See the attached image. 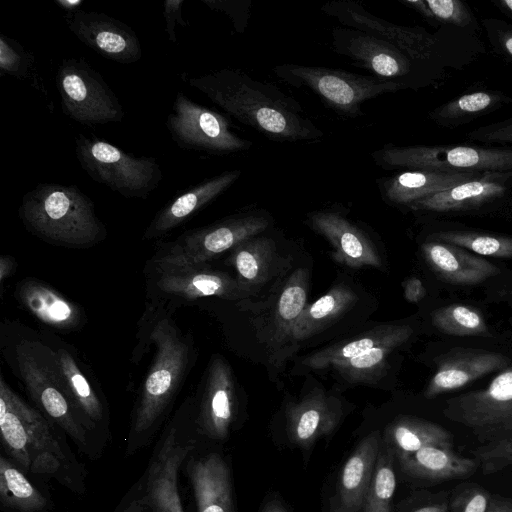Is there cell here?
<instances>
[{"mask_svg":"<svg viewBox=\"0 0 512 512\" xmlns=\"http://www.w3.org/2000/svg\"><path fill=\"white\" fill-rule=\"evenodd\" d=\"M75 153L91 179L128 199H147L163 177L156 158L136 157L96 137L79 134Z\"/></svg>","mask_w":512,"mask_h":512,"instance_id":"obj_7","label":"cell"},{"mask_svg":"<svg viewBox=\"0 0 512 512\" xmlns=\"http://www.w3.org/2000/svg\"><path fill=\"white\" fill-rule=\"evenodd\" d=\"M512 190V172H489L407 207L417 211L459 212L503 199Z\"/></svg>","mask_w":512,"mask_h":512,"instance_id":"obj_20","label":"cell"},{"mask_svg":"<svg viewBox=\"0 0 512 512\" xmlns=\"http://www.w3.org/2000/svg\"><path fill=\"white\" fill-rule=\"evenodd\" d=\"M331 512H347L342 505H338L335 502L331 505Z\"/></svg>","mask_w":512,"mask_h":512,"instance_id":"obj_57","label":"cell"},{"mask_svg":"<svg viewBox=\"0 0 512 512\" xmlns=\"http://www.w3.org/2000/svg\"><path fill=\"white\" fill-rule=\"evenodd\" d=\"M148 306L165 308L205 297L244 300L253 295L236 277L208 263L176 265L151 259L145 269ZM168 307L166 309H168Z\"/></svg>","mask_w":512,"mask_h":512,"instance_id":"obj_8","label":"cell"},{"mask_svg":"<svg viewBox=\"0 0 512 512\" xmlns=\"http://www.w3.org/2000/svg\"><path fill=\"white\" fill-rule=\"evenodd\" d=\"M15 295L34 317L55 329L76 330L86 322L85 313L79 305L41 280L31 277L21 280Z\"/></svg>","mask_w":512,"mask_h":512,"instance_id":"obj_24","label":"cell"},{"mask_svg":"<svg viewBox=\"0 0 512 512\" xmlns=\"http://www.w3.org/2000/svg\"><path fill=\"white\" fill-rule=\"evenodd\" d=\"M402 345L391 342L374 347L363 354L340 362L333 366L340 375L349 381H364L378 374L385 366L390 353Z\"/></svg>","mask_w":512,"mask_h":512,"instance_id":"obj_41","label":"cell"},{"mask_svg":"<svg viewBox=\"0 0 512 512\" xmlns=\"http://www.w3.org/2000/svg\"><path fill=\"white\" fill-rule=\"evenodd\" d=\"M0 430L2 444L19 468L74 486L72 457L54 425L15 393L2 375Z\"/></svg>","mask_w":512,"mask_h":512,"instance_id":"obj_3","label":"cell"},{"mask_svg":"<svg viewBox=\"0 0 512 512\" xmlns=\"http://www.w3.org/2000/svg\"><path fill=\"white\" fill-rule=\"evenodd\" d=\"M229 364L219 355L212 357L200 402L198 424L215 440L225 439L234 419L236 397Z\"/></svg>","mask_w":512,"mask_h":512,"instance_id":"obj_19","label":"cell"},{"mask_svg":"<svg viewBox=\"0 0 512 512\" xmlns=\"http://www.w3.org/2000/svg\"><path fill=\"white\" fill-rule=\"evenodd\" d=\"M186 81L227 114L272 140L315 142L324 137L299 102L241 70L219 69Z\"/></svg>","mask_w":512,"mask_h":512,"instance_id":"obj_1","label":"cell"},{"mask_svg":"<svg viewBox=\"0 0 512 512\" xmlns=\"http://www.w3.org/2000/svg\"><path fill=\"white\" fill-rule=\"evenodd\" d=\"M433 24H446L463 29L473 30L477 27L476 19L467 6L460 0H425Z\"/></svg>","mask_w":512,"mask_h":512,"instance_id":"obj_44","label":"cell"},{"mask_svg":"<svg viewBox=\"0 0 512 512\" xmlns=\"http://www.w3.org/2000/svg\"><path fill=\"white\" fill-rule=\"evenodd\" d=\"M290 441L307 448L318 438L331 433L341 418V406L321 389H313L286 411Z\"/></svg>","mask_w":512,"mask_h":512,"instance_id":"obj_23","label":"cell"},{"mask_svg":"<svg viewBox=\"0 0 512 512\" xmlns=\"http://www.w3.org/2000/svg\"><path fill=\"white\" fill-rule=\"evenodd\" d=\"M396 489V476L390 457L383 456L375 471L365 498V512H391Z\"/></svg>","mask_w":512,"mask_h":512,"instance_id":"obj_42","label":"cell"},{"mask_svg":"<svg viewBox=\"0 0 512 512\" xmlns=\"http://www.w3.org/2000/svg\"><path fill=\"white\" fill-rule=\"evenodd\" d=\"M321 10L341 26L361 30L395 45L438 80L443 75V46L436 35L425 29L389 22L352 0L329 1Z\"/></svg>","mask_w":512,"mask_h":512,"instance_id":"obj_11","label":"cell"},{"mask_svg":"<svg viewBox=\"0 0 512 512\" xmlns=\"http://www.w3.org/2000/svg\"><path fill=\"white\" fill-rule=\"evenodd\" d=\"M273 71L287 84L311 91L326 106L348 117L362 115L361 105L369 99L409 89L404 83L375 75L319 66L281 64L275 66Z\"/></svg>","mask_w":512,"mask_h":512,"instance_id":"obj_6","label":"cell"},{"mask_svg":"<svg viewBox=\"0 0 512 512\" xmlns=\"http://www.w3.org/2000/svg\"><path fill=\"white\" fill-rule=\"evenodd\" d=\"M184 0H166L164 2V19H165V31L168 36V40L172 43L177 42L176 36V25L180 24L182 27L188 26V22L182 17V5Z\"/></svg>","mask_w":512,"mask_h":512,"instance_id":"obj_49","label":"cell"},{"mask_svg":"<svg viewBox=\"0 0 512 512\" xmlns=\"http://www.w3.org/2000/svg\"><path fill=\"white\" fill-rule=\"evenodd\" d=\"M64 19L68 29L79 41L106 59L132 64L142 57L136 32L114 17L79 9L66 13Z\"/></svg>","mask_w":512,"mask_h":512,"instance_id":"obj_17","label":"cell"},{"mask_svg":"<svg viewBox=\"0 0 512 512\" xmlns=\"http://www.w3.org/2000/svg\"><path fill=\"white\" fill-rule=\"evenodd\" d=\"M508 358L478 349L453 350L441 358L425 390L426 398L464 387L494 371L506 368Z\"/></svg>","mask_w":512,"mask_h":512,"instance_id":"obj_22","label":"cell"},{"mask_svg":"<svg viewBox=\"0 0 512 512\" xmlns=\"http://www.w3.org/2000/svg\"><path fill=\"white\" fill-rule=\"evenodd\" d=\"M140 323L146 343L155 345V356L144 379L131 433L147 435L160 421L188 373L193 357L192 341L178 328L167 309L147 306Z\"/></svg>","mask_w":512,"mask_h":512,"instance_id":"obj_2","label":"cell"},{"mask_svg":"<svg viewBox=\"0 0 512 512\" xmlns=\"http://www.w3.org/2000/svg\"><path fill=\"white\" fill-rule=\"evenodd\" d=\"M56 84L62 112L70 119L89 126L122 121L124 110L118 97L84 59H63Z\"/></svg>","mask_w":512,"mask_h":512,"instance_id":"obj_13","label":"cell"},{"mask_svg":"<svg viewBox=\"0 0 512 512\" xmlns=\"http://www.w3.org/2000/svg\"><path fill=\"white\" fill-rule=\"evenodd\" d=\"M493 3L499 10L512 18V0H497Z\"/></svg>","mask_w":512,"mask_h":512,"instance_id":"obj_55","label":"cell"},{"mask_svg":"<svg viewBox=\"0 0 512 512\" xmlns=\"http://www.w3.org/2000/svg\"><path fill=\"white\" fill-rule=\"evenodd\" d=\"M269 225V216L262 212L230 216L211 225L188 230L174 241L162 243L153 259L176 265L208 263L258 236Z\"/></svg>","mask_w":512,"mask_h":512,"instance_id":"obj_12","label":"cell"},{"mask_svg":"<svg viewBox=\"0 0 512 512\" xmlns=\"http://www.w3.org/2000/svg\"><path fill=\"white\" fill-rule=\"evenodd\" d=\"M448 510L449 503L446 500H444L441 502L425 505L423 507L416 509L414 512H448Z\"/></svg>","mask_w":512,"mask_h":512,"instance_id":"obj_53","label":"cell"},{"mask_svg":"<svg viewBox=\"0 0 512 512\" xmlns=\"http://www.w3.org/2000/svg\"><path fill=\"white\" fill-rule=\"evenodd\" d=\"M398 458L408 475L433 481L467 478L478 468L474 458L463 457L444 447H424L412 453L399 454Z\"/></svg>","mask_w":512,"mask_h":512,"instance_id":"obj_28","label":"cell"},{"mask_svg":"<svg viewBox=\"0 0 512 512\" xmlns=\"http://www.w3.org/2000/svg\"><path fill=\"white\" fill-rule=\"evenodd\" d=\"M482 24L494 50L512 62V25L493 18L483 19Z\"/></svg>","mask_w":512,"mask_h":512,"instance_id":"obj_48","label":"cell"},{"mask_svg":"<svg viewBox=\"0 0 512 512\" xmlns=\"http://www.w3.org/2000/svg\"><path fill=\"white\" fill-rule=\"evenodd\" d=\"M404 296L408 302L417 303L426 295L423 283L417 277H410L403 283Z\"/></svg>","mask_w":512,"mask_h":512,"instance_id":"obj_50","label":"cell"},{"mask_svg":"<svg viewBox=\"0 0 512 512\" xmlns=\"http://www.w3.org/2000/svg\"><path fill=\"white\" fill-rule=\"evenodd\" d=\"M193 448L188 432L173 423L158 443L143 476L116 512H184L178 473Z\"/></svg>","mask_w":512,"mask_h":512,"instance_id":"obj_10","label":"cell"},{"mask_svg":"<svg viewBox=\"0 0 512 512\" xmlns=\"http://www.w3.org/2000/svg\"><path fill=\"white\" fill-rule=\"evenodd\" d=\"M491 498L479 485H464L452 495L448 512H487Z\"/></svg>","mask_w":512,"mask_h":512,"instance_id":"obj_45","label":"cell"},{"mask_svg":"<svg viewBox=\"0 0 512 512\" xmlns=\"http://www.w3.org/2000/svg\"><path fill=\"white\" fill-rule=\"evenodd\" d=\"M198 512H234L230 473L216 453L187 462Z\"/></svg>","mask_w":512,"mask_h":512,"instance_id":"obj_27","label":"cell"},{"mask_svg":"<svg viewBox=\"0 0 512 512\" xmlns=\"http://www.w3.org/2000/svg\"><path fill=\"white\" fill-rule=\"evenodd\" d=\"M487 512H512V500L492 497Z\"/></svg>","mask_w":512,"mask_h":512,"instance_id":"obj_52","label":"cell"},{"mask_svg":"<svg viewBox=\"0 0 512 512\" xmlns=\"http://www.w3.org/2000/svg\"><path fill=\"white\" fill-rule=\"evenodd\" d=\"M421 248L432 270L455 285H476L500 273L490 261L453 244L432 239Z\"/></svg>","mask_w":512,"mask_h":512,"instance_id":"obj_25","label":"cell"},{"mask_svg":"<svg viewBox=\"0 0 512 512\" xmlns=\"http://www.w3.org/2000/svg\"><path fill=\"white\" fill-rule=\"evenodd\" d=\"M18 214L29 232L54 245L88 248L107 235L93 201L74 184L38 183Z\"/></svg>","mask_w":512,"mask_h":512,"instance_id":"obj_4","label":"cell"},{"mask_svg":"<svg viewBox=\"0 0 512 512\" xmlns=\"http://www.w3.org/2000/svg\"><path fill=\"white\" fill-rule=\"evenodd\" d=\"M412 334V327L406 324L377 326L350 341L337 343L308 355L302 364L312 369L333 367L379 345L391 342L403 344Z\"/></svg>","mask_w":512,"mask_h":512,"instance_id":"obj_30","label":"cell"},{"mask_svg":"<svg viewBox=\"0 0 512 512\" xmlns=\"http://www.w3.org/2000/svg\"><path fill=\"white\" fill-rule=\"evenodd\" d=\"M433 325L441 332L454 336H487V324L475 307L451 304L432 314Z\"/></svg>","mask_w":512,"mask_h":512,"instance_id":"obj_39","label":"cell"},{"mask_svg":"<svg viewBox=\"0 0 512 512\" xmlns=\"http://www.w3.org/2000/svg\"><path fill=\"white\" fill-rule=\"evenodd\" d=\"M331 47L353 65L377 77L404 83L409 89L423 88L438 80L395 45L361 30L333 28Z\"/></svg>","mask_w":512,"mask_h":512,"instance_id":"obj_14","label":"cell"},{"mask_svg":"<svg viewBox=\"0 0 512 512\" xmlns=\"http://www.w3.org/2000/svg\"><path fill=\"white\" fill-rule=\"evenodd\" d=\"M55 354L69 397L82 416L87 428L94 430L97 424L104 420V404L70 351L65 348H57Z\"/></svg>","mask_w":512,"mask_h":512,"instance_id":"obj_33","label":"cell"},{"mask_svg":"<svg viewBox=\"0 0 512 512\" xmlns=\"http://www.w3.org/2000/svg\"><path fill=\"white\" fill-rule=\"evenodd\" d=\"M0 501L14 512H42L47 499L27 479L18 466L5 456L0 458Z\"/></svg>","mask_w":512,"mask_h":512,"instance_id":"obj_36","label":"cell"},{"mask_svg":"<svg viewBox=\"0 0 512 512\" xmlns=\"http://www.w3.org/2000/svg\"><path fill=\"white\" fill-rule=\"evenodd\" d=\"M273 240L255 236L233 248L228 258L236 271V278L252 294L273 274L278 255Z\"/></svg>","mask_w":512,"mask_h":512,"instance_id":"obj_32","label":"cell"},{"mask_svg":"<svg viewBox=\"0 0 512 512\" xmlns=\"http://www.w3.org/2000/svg\"><path fill=\"white\" fill-rule=\"evenodd\" d=\"M483 173L407 170L377 179L383 198L389 203L408 206L418 200L446 191Z\"/></svg>","mask_w":512,"mask_h":512,"instance_id":"obj_26","label":"cell"},{"mask_svg":"<svg viewBox=\"0 0 512 512\" xmlns=\"http://www.w3.org/2000/svg\"><path fill=\"white\" fill-rule=\"evenodd\" d=\"M262 512H286L283 506L279 502H270L268 503Z\"/></svg>","mask_w":512,"mask_h":512,"instance_id":"obj_56","label":"cell"},{"mask_svg":"<svg viewBox=\"0 0 512 512\" xmlns=\"http://www.w3.org/2000/svg\"><path fill=\"white\" fill-rule=\"evenodd\" d=\"M0 75H11L28 81L52 104L37 70L33 53L5 34L0 35Z\"/></svg>","mask_w":512,"mask_h":512,"instance_id":"obj_38","label":"cell"},{"mask_svg":"<svg viewBox=\"0 0 512 512\" xmlns=\"http://www.w3.org/2000/svg\"><path fill=\"white\" fill-rule=\"evenodd\" d=\"M472 454L484 475L499 472L512 465V434L487 442Z\"/></svg>","mask_w":512,"mask_h":512,"instance_id":"obj_43","label":"cell"},{"mask_svg":"<svg viewBox=\"0 0 512 512\" xmlns=\"http://www.w3.org/2000/svg\"><path fill=\"white\" fill-rule=\"evenodd\" d=\"M17 267V262L14 257L10 255H2L0 257V284L1 293H3L4 280L12 275Z\"/></svg>","mask_w":512,"mask_h":512,"instance_id":"obj_51","label":"cell"},{"mask_svg":"<svg viewBox=\"0 0 512 512\" xmlns=\"http://www.w3.org/2000/svg\"><path fill=\"white\" fill-rule=\"evenodd\" d=\"M308 277L307 269L298 268L280 291L272 312L274 338L277 341L290 338L296 320L307 305Z\"/></svg>","mask_w":512,"mask_h":512,"instance_id":"obj_37","label":"cell"},{"mask_svg":"<svg viewBox=\"0 0 512 512\" xmlns=\"http://www.w3.org/2000/svg\"><path fill=\"white\" fill-rule=\"evenodd\" d=\"M15 360L26 390L38 408L86 450L89 429L65 389L55 350L39 341L23 340L15 348Z\"/></svg>","mask_w":512,"mask_h":512,"instance_id":"obj_5","label":"cell"},{"mask_svg":"<svg viewBox=\"0 0 512 512\" xmlns=\"http://www.w3.org/2000/svg\"><path fill=\"white\" fill-rule=\"evenodd\" d=\"M166 127L181 148L212 154H229L248 150L252 142L235 134L222 114L176 94Z\"/></svg>","mask_w":512,"mask_h":512,"instance_id":"obj_16","label":"cell"},{"mask_svg":"<svg viewBox=\"0 0 512 512\" xmlns=\"http://www.w3.org/2000/svg\"><path fill=\"white\" fill-rule=\"evenodd\" d=\"M444 415L470 429L480 441L490 442L512 434V365L484 389L449 399Z\"/></svg>","mask_w":512,"mask_h":512,"instance_id":"obj_15","label":"cell"},{"mask_svg":"<svg viewBox=\"0 0 512 512\" xmlns=\"http://www.w3.org/2000/svg\"><path fill=\"white\" fill-rule=\"evenodd\" d=\"M467 138L484 144H512V118L478 127Z\"/></svg>","mask_w":512,"mask_h":512,"instance_id":"obj_46","label":"cell"},{"mask_svg":"<svg viewBox=\"0 0 512 512\" xmlns=\"http://www.w3.org/2000/svg\"><path fill=\"white\" fill-rule=\"evenodd\" d=\"M311 228L325 237L333 247V257L354 269L380 268L381 258L368 236L347 216L334 209H322L308 216Z\"/></svg>","mask_w":512,"mask_h":512,"instance_id":"obj_18","label":"cell"},{"mask_svg":"<svg viewBox=\"0 0 512 512\" xmlns=\"http://www.w3.org/2000/svg\"><path fill=\"white\" fill-rule=\"evenodd\" d=\"M431 239L462 247L473 253L497 258L512 257V237L473 231L435 232Z\"/></svg>","mask_w":512,"mask_h":512,"instance_id":"obj_40","label":"cell"},{"mask_svg":"<svg viewBox=\"0 0 512 512\" xmlns=\"http://www.w3.org/2000/svg\"><path fill=\"white\" fill-rule=\"evenodd\" d=\"M83 0H55V3L66 11V13H73L79 9H81V5L83 4Z\"/></svg>","mask_w":512,"mask_h":512,"instance_id":"obj_54","label":"cell"},{"mask_svg":"<svg viewBox=\"0 0 512 512\" xmlns=\"http://www.w3.org/2000/svg\"><path fill=\"white\" fill-rule=\"evenodd\" d=\"M391 442L398 455L412 453L424 447H453L451 433L437 423L414 418L401 417L388 428Z\"/></svg>","mask_w":512,"mask_h":512,"instance_id":"obj_35","label":"cell"},{"mask_svg":"<svg viewBox=\"0 0 512 512\" xmlns=\"http://www.w3.org/2000/svg\"><path fill=\"white\" fill-rule=\"evenodd\" d=\"M211 10L222 12L232 20L235 30L243 33L250 17V0H202Z\"/></svg>","mask_w":512,"mask_h":512,"instance_id":"obj_47","label":"cell"},{"mask_svg":"<svg viewBox=\"0 0 512 512\" xmlns=\"http://www.w3.org/2000/svg\"><path fill=\"white\" fill-rule=\"evenodd\" d=\"M386 170L441 172H512V148L476 145H385L372 153Z\"/></svg>","mask_w":512,"mask_h":512,"instance_id":"obj_9","label":"cell"},{"mask_svg":"<svg viewBox=\"0 0 512 512\" xmlns=\"http://www.w3.org/2000/svg\"><path fill=\"white\" fill-rule=\"evenodd\" d=\"M240 176L239 169L225 171L183 191L157 212L145 230L143 239L161 237L183 224L225 192Z\"/></svg>","mask_w":512,"mask_h":512,"instance_id":"obj_21","label":"cell"},{"mask_svg":"<svg viewBox=\"0 0 512 512\" xmlns=\"http://www.w3.org/2000/svg\"><path fill=\"white\" fill-rule=\"evenodd\" d=\"M358 301L355 291L343 283L333 286L315 302L307 304L296 320L290 338L304 341L320 333Z\"/></svg>","mask_w":512,"mask_h":512,"instance_id":"obj_31","label":"cell"},{"mask_svg":"<svg viewBox=\"0 0 512 512\" xmlns=\"http://www.w3.org/2000/svg\"><path fill=\"white\" fill-rule=\"evenodd\" d=\"M380 434L371 432L361 440L345 462L340 476L341 505L348 512L358 510L366 498L376 466Z\"/></svg>","mask_w":512,"mask_h":512,"instance_id":"obj_29","label":"cell"},{"mask_svg":"<svg viewBox=\"0 0 512 512\" xmlns=\"http://www.w3.org/2000/svg\"><path fill=\"white\" fill-rule=\"evenodd\" d=\"M511 101V97L500 91L478 90L462 94L436 107L428 116L437 125L453 129L489 114Z\"/></svg>","mask_w":512,"mask_h":512,"instance_id":"obj_34","label":"cell"}]
</instances>
